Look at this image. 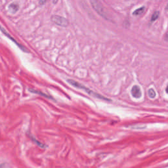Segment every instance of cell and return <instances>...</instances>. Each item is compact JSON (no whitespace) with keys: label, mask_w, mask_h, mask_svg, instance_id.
I'll return each instance as SVG.
<instances>
[{"label":"cell","mask_w":168,"mask_h":168,"mask_svg":"<svg viewBox=\"0 0 168 168\" xmlns=\"http://www.w3.org/2000/svg\"><path fill=\"white\" fill-rule=\"evenodd\" d=\"M67 81L68 82V83L70 84V85H72V86L74 87H75L76 88H79L80 89H83V90H84L85 92L87 93L89 95H91L93 97H95V98H98V99H103L104 100H106V101H108V102H111L112 100L111 99H109L108 98H107V97H105L103 95H101L100 94H99V93H95L94 91H93L92 90H91L90 89H88L86 87H85L83 85H81V84H79V83H77V82H76V81H74L73 80H68Z\"/></svg>","instance_id":"6da1fadb"},{"label":"cell","mask_w":168,"mask_h":168,"mask_svg":"<svg viewBox=\"0 0 168 168\" xmlns=\"http://www.w3.org/2000/svg\"><path fill=\"white\" fill-rule=\"evenodd\" d=\"M89 1H90L91 5L93 9H94L96 12L100 15V16H101L104 19L109 20L107 15L104 9V7L103 6L102 3H101L99 0H89Z\"/></svg>","instance_id":"7a4b0ae2"},{"label":"cell","mask_w":168,"mask_h":168,"mask_svg":"<svg viewBox=\"0 0 168 168\" xmlns=\"http://www.w3.org/2000/svg\"><path fill=\"white\" fill-rule=\"evenodd\" d=\"M51 21L55 25L60 26L61 27H67L69 25V22L67 19L57 15H54L53 16H51Z\"/></svg>","instance_id":"3957f363"},{"label":"cell","mask_w":168,"mask_h":168,"mask_svg":"<svg viewBox=\"0 0 168 168\" xmlns=\"http://www.w3.org/2000/svg\"><path fill=\"white\" fill-rule=\"evenodd\" d=\"M0 30L2 31V32L3 34L5 35V36H6L7 38H8L9 39H10V40H11V41H13V42L15 43V44H16V45L18 47V48H20L22 51H24V52H26V53H28V51L27 50V49L25 48L24 46H23V45H22L21 44H19V43H18V42L17 41V40H15V39H14L12 36H11V35H10L8 32H7V31L5 30V28H3V27H2L1 25H0Z\"/></svg>","instance_id":"277c9868"},{"label":"cell","mask_w":168,"mask_h":168,"mask_svg":"<svg viewBox=\"0 0 168 168\" xmlns=\"http://www.w3.org/2000/svg\"><path fill=\"white\" fill-rule=\"evenodd\" d=\"M131 93L132 96L136 99H139L142 96L141 91H140V89L138 85H134L131 89Z\"/></svg>","instance_id":"5b68a950"},{"label":"cell","mask_w":168,"mask_h":168,"mask_svg":"<svg viewBox=\"0 0 168 168\" xmlns=\"http://www.w3.org/2000/svg\"><path fill=\"white\" fill-rule=\"evenodd\" d=\"M19 9V5L17 3H11V4L9 5L8 7V10H9V12L12 13V14H15L16 13L17 11Z\"/></svg>","instance_id":"8992f818"},{"label":"cell","mask_w":168,"mask_h":168,"mask_svg":"<svg viewBox=\"0 0 168 168\" xmlns=\"http://www.w3.org/2000/svg\"><path fill=\"white\" fill-rule=\"evenodd\" d=\"M29 91L30 92H32L33 93H36V94H38V95H41L43 97H46V98H48V99H53V98L51 97V96H50V95H47V94H45V93H42L40 91H36V90H34V89H29Z\"/></svg>","instance_id":"52a82bcc"},{"label":"cell","mask_w":168,"mask_h":168,"mask_svg":"<svg viewBox=\"0 0 168 168\" xmlns=\"http://www.w3.org/2000/svg\"><path fill=\"white\" fill-rule=\"evenodd\" d=\"M144 11H145V7H141L140 8L135 10L133 13V15L134 16H139V15H142L144 12Z\"/></svg>","instance_id":"ba28073f"},{"label":"cell","mask_w":168,"mask_h":168,"mask_svg":"<svg viewBox=\"0 0 168 168\" xmlns=\"http://www.w3.org/2000/svg\"><path fill=\"white\" fill-rule=\"evenodd\" d=\"M30 139H32L33 141L36 143L38 146H39L40 147H41V148H46L47 147V145L46 144H43V143H40V141H38V140H36V139H35L34 137L32 136V135H30Z\"/></svg>","instance_id":"9c48e42d"},{"label":"cell","mask_w":168,"mask_h":168,"mask_svg":"<svg viewBox=\"0 0 168 168\" xmlns=\"http://www.w3.org/2000/svg\"><path fill=\"white\" fill-rule=\"evenodd\" d=\"M159 16H160V12H159V11H155V12L153 13V15H152L151 19H150V22H153L156 21L158 18Z\"/></svg>","instance_id":"30bf717a"},{"label":"cell","mask_w":168,"mask_h":168,"mask_svg":"<svg viewBox=\"0 0 168 168\" xmlns=\"http://www.w3.org/2000/svg\"><path fill=\"white\" fill-rule=\"evenodd\" d=\"M148 96H149L152 99L155 98L156 96V93L154 91V89H150L149 90H148Z\"/></svg>","instance_id":"8fae6325"},{"label":"cell","mask_w":168,"mask_h":168,"mask_svg":"<svg viewBox=\"0 0 168 168\" xmlns=\"http://www.w3.org/2000/svg\"><path fill=\"white\" fill-rule=\"evenodd\" d=\"M47 0H40V1H39V3H40V5H44L45 4Z\"/></svg>","instance_id":"7c38bea8"},{"label":"cell","mask_w":168,"mask_h":168,"mask_svg":"<svg viewBox=\"0 0 168 168\" xmlns=\"http://www.w3.org/2000/svg\"><path fill=\"white\" fill-rule=\"evenodd\" d=\"M57 2H58V0H53V3H54V4H55V3H57Z\"/></svg>","instance_id":"4fadbf2b"},{"label":"cell","mask_w":168,"mask_h":168,"mask_svg":"<svg viewBox=\"0 0 168 168\" xmlns=\"http://www.w3.org/2000/svg\"><path fill=\"white\" fill-rule=\"evenodd\" d=\"M166 41H167V33L166 34Z\"/></svg>","instance_id":"5bb4252c"}]
</instances>
